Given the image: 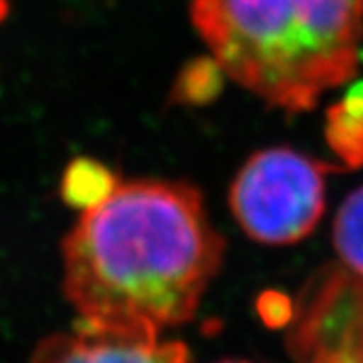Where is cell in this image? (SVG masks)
Listing matches in <instances>:
<instances>
[{
    "label": "cell",
    "instance_id": "6da1fadb",
    "mask_svg": "<svg viewBox=\"0 0 363 363\" xmlns=\"http://www.w3.org/2000/svg\"><path fill=\"white\" fill-rule=\"evenodd\" d=\"M224 238L190 182H121L63 238V293L79 327L157 339L194 319Z\"/></svg>",
    "mask_w": 363,
    "mask_h": 363
},
{
    "label": "cell",
    "instance_id": "7a4b0ae2",
    "mask_svg": "<svg viewBox=\"0 0 363 363\" xmlns=\"http://www.w3.org/2000/svg\"><path fill=\"white\" fill-rule=\"evenodd\" d=\"M190 18L226 77L289 116L359 65L363 0H192Z\"/></svg>",
    "mask_w": 363,
    "mask_h": 363
},
{
    "label": "cell",
    "instance_id": "3957f363",
    "mask_svg": "<svg viewBox=\"0 0 363 363\" xmlns=\"http://www.w3.org/2000/svg\"><path fill=\"white\" fill-rule=\"evenodd\" d=\"M337 164L291 147L255 152L236 172L228 206L248 238L260 245H297L317 228L325 212L327 176Z\"/></svg>",
    "mask_w": 363,
    "mask_h": 363
},
{
    "label": "cell",
    "instance_id": "277c9868",
    "mask_svg": "<svg viewBox=\"0 0 363 363\" xmlns=\"http://www.w3.org/2000/svg\"><path fill=\"white\" fill-rule=\"evenodd\" d=\"M28 363H192L182 341L125 337L75 325L40 339Z\"/></svg>",
    "mask_w": 363,
    "mask_h": 363
},
{
    "label": "cell",
    "instance_id": "5b68a950",
    "mask_svg": "<svg viewBox=\"0 0 363 363\" xmlns=\"http://www.w3.org/2000/svg\"><path fill=\"white\" fill-rule=\"evenodd\" d=\"M325 140L337 157L339 169L363 166V81L353 85L325 117Z\"/></svg>",
    "mask_w": 363,
    "mask_h": 363
},
{
    "label": "cell",
    "instance_id": "8992f818",
    "mask_svg": "<svg viewBox=\"0 0 363 363\" xmlns=\"http://www.w3.org/2000/svg\"><path fill=\"white\" fill-rule=\"evenodd\" d=\"M119 184L121 180L111 166L95 157H75L67 164L61 176L59 194L67 206L83 212L101 204Z\"/></svg>",
    "mask_w": 363,
    "mask_h": 363
},
{
    "label": "cell",
    "instance_id": "52a82bcc",
    "mask_svg": "<svg viewBox=\"0 0 363 363\" xmlns=\"http://www.w3.org/2000/svg\"><path fill=\"white\" fill-rule=\"evenodd\" d=\"M333 247L347 269L363 279V186L343 200L335 214Z\"/></svg>",
    "mask_w": 363,
    "mask_h": 363
},
{
    "label": "cell",
    "instance_id": "ba28073f",
    "mask_svg": "<svg viewBox=\"0 0 363 363\" xmlns=\"http://www.w3.org/2000/svg\"><path fill=\"white\" fill-rule=\"evenodd\" d=\"M222 75L224 71L214 59H198L180 71L172 89V99L188 105L208 104L220 93Z\"/></svg>",
    "mask_w": 363,
    "mask_h": 363
},
{
    "label": "cell",
    "instance_id": "9c48e42d",
    "mask_svg": "<svg viewBox=\"0 0 363 363\" xmlns=\"http://www.w3.org/2000/svg\"><path fill=\"white\" fill-rule=\"evenodd\" d=\"M216 363H248V362H240V359H222V362Z\"/></svg>",
    "mask_w": 363,
    "mask_h": 363
}]
</instances>
